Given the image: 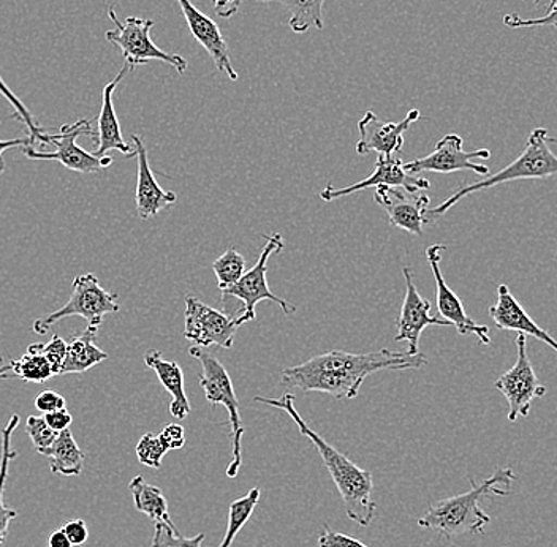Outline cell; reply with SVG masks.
<instances>
[{
  "label": "cell",
  "mask_w": 557,
  "mask_h": 547,
  "mask_svg": "<svg viewBox=\"0 0 557 547\" xmlns=\"http://www.w3.org/2000/svg\"><path fill=\"white\" fill-rule=\"evenodd\" d=\"M128 489H131L135 508L139 513L148 515L156 524L162 522V524L174 525L170 518L169 501L159 487L146 483L143 476H135L128 484Z\"/></svg>",
  "instance_id": "cell-27"
},
{
  "label": "cell",
  "mask_w": 557,
  "mask_h": 547,
  "mask_svg": "<svg viewBox=\"0 0 557 547\" xmlns=\"http://www.w3.org/2000/svg\"><path fill=\"white\" fill-rule=\"evenodd\" d=\"M535 3H540V0H535Z\"/></svg>",
  "instance_id": "cell-47"
},
{
  "label": "cell",
  "mask_w": 557,
  "mask_h": 547,
  "mask_svg": "<svg viewBox=\"0 0 557 547\" xmlns=\"http://www.w3.org/2000/svg\"><path fill=\"white\" fill-rule=\"evenodd\" d=\"M99 330L87 326L85 333L72 337L67 343V357L62 365L61 375L85 374L100 362L108 360V355L96 345Z\"/></svg>",
  "instance_id": "cell-24"
},
{
  "label": "cell",
  "mask_w": 557,
  "mask_h": 547,
  "mask_svg": "<svg viewBox=\"0 0 557 547\" xmlns=\"http://www.w3.org/2000/svg\"><path fill=\"white\" fill-rule=\"evenodd\" d=\"M169 451V446L163 442V438L156 434L143 435L139 438L137 449H135L139 463L151 467V469H160L163 456Z\"/></svg>",
  "instance_id": "cell-33"
},
{
  "label": "cell",
  "mask_w": 557,
  "mask_h": 547,
  "mask_svg": "<svg viewBox=\"0 0 557 547\" xmlns=\"http://www.w3.org/2000/svg\"><path fill=\"white\" fill-rule=\"evenodd\" d=\"M132 142L137 149V191H135V203H137V214L141 221L156 217L165 209L172 208L177 201V195L174 191L163 190L157 183L154 173L148 160V149L143 145V139L138 135H132Z\"/></svg>",
  "instance_id": "cell-20"
},
{
  "label": "cell",
  "mask_w": 557,
  "mask_h": 547,
  "mask_svg": "<svg viewBox=\"0 0 557 547\" xmlns=\"http://www.w3.org/2000/svg\"><path fill=\"white\" fill-rule=\"evenodd\" d=\"M131 65L125 64L117 73L113 82L103 87L102 110H100L99 120H97V149L94 154L104 157L110 151L121 152L125 157H137V149L122 138L120 120H117L116 110H114L113 94L117 85L127 75Z\"/></svg>",
  "instance_id": "cell-22"
},
{
  "label": "cell",
  "mask_w": 557,
  "mask_h": 547,
  "mask_svg": "<svg viewBox=\"0 0 557 547\" xmlns=\"http://www.w3.org/2000/svg\"><path fill=\"white\" fill-rule=\"evenodd\" d=\"M364 380L363 376L312 371V369H306L302 364L294 365V368L285 369L282 372V382L285 385L294 386V388H299L306 393L330 394L337 400L355 399L360 394Z\"/></svg>",
  "instance_id": "cell-19"
},
{
  "label": "cell",
  "mask_w": 557,
  "mask_h": 547,
  "mask_svg": "<svg viewBox=\"0 0 557 547\" xmlns=\"http://www.w3.org/2000/svg\"><path fill=\"white\" fill-rule=\"evenodd\" d=\"M27 146H33L29 137L16 138V139H0V174L5 170V162H3V154L10 149L13 148H27Z\"/></svg>",
  "instance_id": "cell-44"
},
{
  "label": "cell",
  "mask_w": 557,
  "mask_h": 547,
  "mask_svg": "<svg viewBox=\"0 0 557 547\" xmlns=\"http://www.w3.org/2000/svg\"><path fill=\"white\" fill-rule=\"evenodd\" d=\"M26 432L30 440H33L35 451L41 456H44V452L47 451L48 448H51V445L54 444L59 435L58 432L52 431V428L48 426L45 417L27 418Z\"/></svg>",
  "instance_id": "cell-35"
},
{
  "label": "cell",
  "mask_w": 557,
  "mask_h": 547,
  "mask_svg": "<svg viewBox=\"0 0 557 547\" xmlns=\"http://www.w3.org/2000/svg\"><path fill=\"white\" fill-rule=\"evenodd\" d=\"M462 145H465V141L459 135H445L435 145V149L430 156L404 163V169L410 174L426 172L448 174L470 170V172L482 174L483 177L487 176L490 169L476 162V160L490 159L491 152L483 148L473 152H466Z\"/></svg>",
  "instance_id": "cell-12"
},
{
  "label": "cell",
  "mask_w": 557,
  "mask_h": 547,
  "mask_svg": "<svg viewBox=\"0 0 557 547\" xmlns=\"http://www.w3.org/2000/svg\"><path fill=\"white\" fill-rule=\"evenodd\" d=\"M62 531L69 536L73 546H83L89 539V531H87L86 522L83 519H73L62 527Z\"/></svg>",
  "instance_id": "cell-40"
},
{
  "label": "cell",
  "mask_w": 557,
  "mask_h": 547,
  "mask_svg": "<svg viewBox=\"0 0 557 547\" xmlns=\"http://www.w3.org/2000/svg\"><path fill=\"white\" fill-rule=\"evenodd\" d=\"M35 409L40 413H52V411L67 409V400L59 393L44 391L35 397Z\"/></svg>",
  "instance_id": "cell-39"
},
{
  "label": "cell",
  "mask_w": 557,
  "mask_h": 547,
  "mask_svg": "<svg viewBox=\"0 0 557 547\" xmlns=\"http://www.w3.org/2000/svg\"><path fill=\"white\" fill-rule=\"evenodd\" d=\"M444 250L445 246H442V244H433V246L426 249V258L430 261L431 271H433L435 278V298H437L438 315H441V319L447 320L451 326H455L461 336L473 334L480 344L490 345V327L479 325V323L470 319L459 296L445 282L441 270Z\"/></svg>",
  "instance_id": "cell-13"
},
{
  "label": "cell",
  "mask_w": 557,
  "mask_h": 547,
  "mask_svg": "<svg viewBox=\"0 0 557 547\" xmlns=\"http://www.w3.org/2000/svg\"><path fill=\"white\" fill-rule=\"evenodd\" d=\"M212 2H214L215 15L230 20L239 12L243 0H212Z\"/></svg>",
  "instance_id": "cell-43"
},
{
  "label": "cell",
  "mask_w": 557,
  "mask_h": 547,
  "mask_svg": "<svg viewBox=\"0 0 557 547\" xmlns=\"http://www.w3.org/2000/svg\"><path fill=\"white\" fill-rule=\"evenodd\" d=\"M203 542L205 533H200L194 538H184L174 525L159 522V524H156L152 547H201Z\"/></svg>",
  "instance_id": "cell-34"
},
{
  "label": "cell",
  "mask_w": 557,
  "mask_h": 547,
  "mask_svg": "<svg viewBox=\"0 0 557 547\" xmlns=\"http://www.w3.org/2000/svg\"><path fill=\"white\" fill-rule=\"evenodd\" d=\"M0 94L9 100L10 104H12L13 110H15V114L13 117H16L17 121L24 122V125L27 127V132L29 135L27 137L30 138V142H33V148L35 145H50V135L45 130L44 127L35 122L33 114L27 110L26 104L21 102L20 99L13 94V90L10 89L9 86L3 82L2 76H0Z\"/></svg>",
  "instance_id": "cell-32"
},
{
  "label": "cell",
  "mask_w": 557,
  "mask_h": 547,
  "mask_svg": "<svg viewBox=\"0 0 557 547\" xmlns=\"http://www.w3.org/2000/svg\"><path fill=\"white\" fill-rule=\"evenodd\" d=\"M20 426V417L13 414L7 426L2 428V451H0V546L5 545L9 538L10 522L15 521L17 511L5 507L3 493H5L7 480H9L10 463L17 458V451L13 449V434Z\"/></svg>",
  "instance_id": "cell-26"
},
{
  "label": "cell",
  "mask_w": 557,
  "mask_h": 547,
  "mask_svg": "<svg viewBox=\"0 0 557 547\" xmlns=\"http://www.w3.org/2000/svg\"><path fill=\"white\" fill-rule=\"evenodd\" d=\"M379 187H403L409 194H418V191L428 190L430 181L418 174H410L404 169V163L398 157L379 156L375 162L374 172L371 176L360 181V183L351 184V186L343 188H334L329 184L325 190L320 191V198L323 201H334L337 198L348 197V195L357 194V191L368 190V188Z\"/></svg>",
  "instance_id": "cell-14"
},
{
  "label": "cell",
  "mask_w": 557,
  "mask_h": 547,
  "mask_svg": "<svg viewBox=\"0 0 557 547\" xmlns=\"http://www.w3.org/2000/svg\"><path fill=\"white\" fill-rule=\"evenodd\" d=\"M259 2H277L290 13L288 27L295 34H306L312 27L323 30V3L325 0H259Z\"/></svg>",
  "instance_id": "cell-28"
},
{
  "label": "cell",
  "mask_w": 557,
  "mask_h": 547,
  "mask_svg": "<svg viewBox=\"0 0 557 547\" xmlns=\"http://www.w3.org/2000/svg\"><path fill=\"white\" fill-rule=\"evenodd\" d=\"M212 271L218 277L219 288L225 291L226 288L233 287L242 281L243 275L246 274V260L235 247L230 246L225 250L224 256L218 258L212 263Z\"/></svg>",
  "instance_id": "cell-31"
},
{
  "label": "cell",
  "mask_w": 557,
  "mask_h": 547,
  "mask_svg": "<svg viewBox=\"0 0 557 547\" xmlns=\"http://www.w3.org/2000/svg\"><path fill=\"white\" fill-rule=\"evenodd\" d=\"M404 281H406V295H404L403 308H400L398 319V334L396 343H407L409 353L418 355L420 347V337L428 326H451L447 320L441 316L431 315V302L424 299L418 293L413 273L409 266L403 270Z\"/></svg>",
  "instance_id": "cell-15"
},
{
  "label": "cell",
  "mask_w": 557,
  "mask_h": 547,
  "mask_svg": "<svg viewBox=\"0 0 557 547\" xmlns=\"http://www.w3.org/2000/svg\"><path fill=\"white\" fill-rule=\"evenodd\" d=\"M145 364L156 372L163 388L172 396L170 413L176 420H186L190 413V403L186 396V388H184V372L181 365L174 361L163 360L159 350L148 351L145 355Z\"/></svg>",
  "instance_id": "cell-23"
},
{
  "label": "cell",
  "mask_w": 557,
  "mask_h": 547,
  "mask_svg": "<svg viewBox=\"0 0 557 547\" xmlns=\"http://www.w3.org/2000/svg\"><path fill=\"white\" fill-rule=\"evenodd\" d=\"M44 353L50 361L54 375H61L62 365H64L65 357H67V343L61 336L54 334L48 344H44Z\"/></svg>",
  "instance_id": "cell-37"
},
{
  "label": "cell",
  "mask_w": 557,
  "mask_h": 547,
  "mask_svg": "<svg viewBox=\"0 0 557 547\" xmlns=\"http://www.w3.org/2000/svg\"><path fill=\"white\" fill-rule=\"evenodd\" d=\"M3 364V358L0 357V378H9L5 374H9V372H12V368L9 365H2Z\"/></svg>",
  "instance_id": "cell-46"
},
{
  "label": "cell",
  "mask_w": 557,
  "mask_h": 547,
  "mask_svg": "<svg viewBox=\"0 0 557 547\" xmlns=\"http://www.w3.org/2000/svg\"><path fill=\"white\" fill-rule=\"evenodd\" d=\"M420 111L410 110L400 122L379 120L374 111H366L363 120L358 122L360 141L357 142V154L366 156L377 152L379 156L395 157L404 148V134L413 122L420 120Z\"/></svg>",
  "instance_id": "cell-16"
},
{
  "label": "cell",
  "mask_w": 557,
  "mask_h": 547,
  "mask_svg": "<svg viewBox=\"0 0 557 547\" xmlns=\"http://www.w3.org/2000/svg\"><path fill=\"white\" fill-rule=\"evenodd\" d=\"M260 501V489L253 487L247 496L233 500L228 510V527H226L224 539L219 547H232L238 533L243 531L244 525L252 518L257 505Z\"/></svg>",
  "instance_id": "cell-30"
},
{
  "label": "cell",
  "mask_w": 557,
  "mask_h": 547,
  "mask_svg": "<svg viewBox=\"0 0 557 547\" xmlns=\"http://www.w3.org/2000/svg\"><path fill=\"white\" fill-rule=\"evenodd\" d=\"M552 142H555V139L549 138L546 128H535L529 135L524 151L517 160H513L510 165L505 166L500 172L487 174L482 181L458 188L437 208L428 209L424 223L431 225V223L437 222L438 219L444 217L450 211L453 206L459 203L462 198L475 194V191L503 186V184L513 183V181L548 179V177L557 176V156L549 148Z\"/></svg>",
  "instance_id": "cell-3"
},
{
  "label": "cell",
  "mask_w": 557,
  "mask_h": 547,
  "mask_svg": "<svg viewBox=\"0 0 557 547\" xmlns=\"http://www.w3.org/2000/svg\"><path fill=\"white\" fill-rule=\"evenodd\" d=\"M428 364L423 353L410 355L409 351H392L382 348L374 353H348L343 350H331L317 355L311 360L302 362L306 369L312 371L337 372L350 376H363L381 371H409Z\"/></svg>",
  "instance_id": "cell-7"
},
{
  "label": "cell",
  "mask_w": 557,
  "mask_h": 547,
  "mask_svg": "<svg viewBox=\"0 0 557 547\" xmlns=\"http://www.w3.org/2000/svg\"><path fill=\"white\" fill-rule=\"evenodd\" d=\"M515 480L517 476L511 469L497 470L482 484H476L473 478H469L472 489L459 494V496L435 501L426 514L418 519V525L428 531L438 532L447 538L466 535V533H483L485 525L490 524L491 518L482 510L480 501L493 496H508L510 490L497 489V486L510 489Z\"/></svg>",
  "instance_id": "cell-2"
},
{
  "label": "cell",
  "mask_w": 557,
  "mask_h": 547,
  "mask_svg": "<svg viewBox=\"0 0 557 547\" xmlns=\"http://www.w3.org/2000/svg\"><path fill=\"white\" fill-rule=\"evenodd\" d=\"M160 437H162L163 442L169 446L170 451L181 449L184 444H186V432H184L183 426H180V424H169V426H165V428L160 432Z\"/></svg>",
  "instance_id": "cell-41"
},
{
  "label": "cell",
  "mask_w": 557,
  "mask_h": 547,
  "mask_svg": "<svg viewBox=\"0 0 557 547\" xmlns=\"http://www.w3.org/2000/svg\"><path fill=\"white\" fill-rule=\"evenodd\" d=\"M44 417L45 420H47L48 426H50L52 431L58 432V434L67 431L73 423L72 414L69 413L67 409L52 411V413L44 414Z\"/></svg>",
  "instance_id": "cell-42"
},
{
  "label": "cell",
  "mask_w": 557,
  "mask_h": 547,
  "mask_svg": "<svg viewBox=\"0 0 557 547\" xmlns=\"http://www.w3.org/2000/svg\"><path fill=\"white\" fill-rule=\"evenodd\" d=\"M82 135H86V137H96L97 135L87 120L62 125L58 134L50 135V145L54 146V151H37L33 146H27L21 151L34 160H58L65 169L75 173H96L111 166L113 159L110 156L97 157L76 145V138Z\"/></svg>",
  "instance_id": "cell-9"
},
{
  "label": "cell",
  "mask_w": 557,
  "mask_h": 547,
  "mask_svg": "<svg viewBox=\"0 0 557 547\" xmlns=\"http://www.w3.org/2000/svg\"><path fill=\"white\" fill-rule=\"evenodd\" d=\"M490 316L493 319L494 325L500 331H517L518 334H522L525 337H534L540 343L548 345L557 353V340L552 334L546 333L542 330L528 315L524 308L515 298L513 293L507 285H499L497 287V302L490 308Z\"/></svg>",
  "instance_id": "cell-21"
},
{
  "label": "cell",
  "mask_w": 557,
  "mask_h": 547,
  "mask_svg": "<svg viewBox=\"0 0 557 547\" xmlns=\"http://www.w3.org/2000/svg\"><path fill=\"white\" fill-rule=\"evenodd\" d=\"M50 461L52 475L79 476L85 467V451L73 438L72 431L61 432L51 448L44 452Z\"/></svg>",
  "instance_id": "cell-25"
},
{
  "label": "cell",
  "mask_w": 557,
  "mask_h": 547,
  "mask_svg": "<svg viewBox=\"0 0 557 547\" xmlns=\"http://www.w3.org/2000/svg\"><path fill=\"white\" fill-rule=\"evenodd\" d=\"M319 547H369L360 539L354 536L344 535V533L331 531L329 525L323 529L322 535L319 538Z\"/></svg>",
  "instance_id": "cell-38"
},
{
  "label": "cell",
  "mask_w": 557,
  "mask_h": 547,
  "mask_svg": "<svg viewBox=\"0 0 557 547\" xmlns=\"http://www.w3.org/2000/svg\"><path fill=\"white\" fill-rule=\"evenodd\" d=\"M264 238H267V246L261 250L256 266L252 270L246 271V274L243 275L238 284L222 291L224 296H233V298L239 299L243 302V309L239 310L242 315L238 316L243 323L256 320V308L261 301L274 302V304L282 309L285 315L296 312V306L278 298V296L270 290L267 278L268 261H270L271 257L277 256V253L284 250V239H282L281 233H273V235L264 236Z\"/></svg>",
  "instance_id": "cell-8"
},
{
  "label": "cell",
  "mask_w": 557,
  "mask_h": 547,
  "mask_svg": "<svg viewBox=\"0 0 557 547\" xmlns=\"http://www.w3.org/2000/svg\"><path fill=\"white\" fill-rule=\"evenodd\" d=\"M257 402L267 403L273 409L284 410L292 420L295 421L299 432L311 440L319 451L320 458L329 469L331 480L336 484L341 497H343L344 507L350 521L358 525L368 527L374 519L377 505L372 500V490H374V480L372 473L360 469L357 463L351 462L343 452L337 451L325 438L320 437L315 431L306 424L301 414L295 407L294 394L287 393L281 399H268V397H256Z\"/></svg>",
  "instance_id": "cell-1"
},
{
  "label": "cell",
  "mask_w": 557,
  "mask_h": 547,
  "mask_svg": "<svg viewBox=\"0 0 557 547\" xmlns=\"http://www.w3.org/2000/svg\"><path fill=\"white\" fill-rule=\"evenodd\" d=\"M13 376L30 383H45L54 375L44 353V344H33L20 360L10 362Z\"/></svg>",
  "instance_id": "cell-29"
},
{
  "label": "cell",
  "mask_w": 557,
  "mask_h": 547,
  "mask_svg": "<svg viewBox=\"0 0 557 547\" xmlns=\"http://www.w3.org/2000/svg\"><path fill=\"white\" fill-rule=\"evenodd\" d=\"M108 16L113 21L114 30H108L104 38L120 48L124 54L125 64L131 65L132 70L138 65L148 64L149 61H159L172 65L180 75L186 73L187 61L183 55L160 50L152 41L151 29L154 27V20L128 16L121 21L114 7L108 9Z\"/></svg>",
  "instance_id": "cell-6"
},
{
  "label": "cell",
  "mask_w": 557,
  "mask_h": 547,
  "mask_svg": "<svg viewBox=\"0 0 557 547\" xmlns=\"http://www.w3.org/2000/svg\"><path fill=\"white\" fill-rule=\"evenodd\" d=\"M176 2L186 17L191 37L208 52L209 58L214 62L215 70L224 72L232 82H238V72L233 67L232 55H230L228 45L222 35L221 27L211 17L200 12L190 0H176Z\"/></svg>",
  "instance_id": "cell-17"
},
{
  "label": "cell",
  "mask_w": 557,
  "mask_h": 547,
  "mask_svg": "<svg viewBox=\"0 0 557 547\" xmlns=\"http://www.w3.org/2000/svg\"><path fill=\"white\" fill-rule=\"evenodd\" d=\"M494 388L503 393L507 399L510 423L528 417L532 402L545 396V385L540 382L534 365L529 360L528 345L522 334H518L517 337V362L510 371L505 372L494 382Z\"/></svg>",
  "instance_id": "cell-10"
},
{
  "label": "cell",
  "mask_w": 557,
  "mask_h": 547,
  "mask_svg": "<svg viewBox=\"0 0 557 547\" xmlns=\"http://www.w3.org/2000/svg\"><path fill=\"white\" fill-rule=\"evenodd\" d=\"M120 310L117 295L104 290L96 274L76 275L67 304L54 310L50 315L35 320L33 330L38 336H45L52 325L61 322V320L69 319V316H82L89 327L99 330L102 326L104 315L120 312Z\"/></svg>",
  "instance_id": "cell-5"
},
{
  "label": "cell",
  "mask_w": 557,
  "mask_h": 547,
  "mask_svg": "<svg viewBox=\"0 0 557 547\" xmlns=\"http://www.w3.org/2000/svg\"><path fill=\"white\" fill-rule=\"evenodd\" d=\"M374 200L385 209L389 225L413 236L423 235L424 215L430 209L426 194H404L396 187H379L375 188Z\"/></svg>",
  "instance_id": "cell-18"
},
{
  "label": "cell",
  "mask_w": 557,
  "mask_h": 547,
  "mask_svg": "<svg viewBox=\"0 0 557 547\" xmlns=\"http://www.w3.org/2000/svg\"><path fill=\"white\" fill-rule=\"evenodd\" d=\"M186 330L184 337L197 347L232 348L239 327L238 316H228L221 310L209 308L195 296H186Z\"/></svg>",
  "instance_id": "cell-11"
},
{
  "label": "cell",
  "mask_w": 557,
  "mask_h": 547,
  "mask_svg": "<svg viewBox=\"0 0 557 547\" xmlns=\"http://www.w3.org/2000/svg\"><path fill=\"white\" fill-rule=\"evenodd\" d=\"M504 24L510 29H531V27H557V0H552L549 3L548 13L542 17H532V20H525L511 13V15L504 16Z\"/></svg>",
  "instance_id": "cell-36"
},
{
  "label": "cell",
  "mask_w": 557,
  "mask_h": 547,
  "mask_svg": "<svg viewBox=\"0 0 557 547\" xmlns=\"http://www.w3.org/2000/svg\"><path fill=\"white\" fill-rule=\"evenodd\" d=\"M48 546L50 547H73L72 542H70L69 536L65 535V532L55 531L50 535V539H48Z\"/></svg>",
  "instance_id": "cell-45"
},
{
  "label": "cell",
  "mask_w": 557,
  "mask_h": 547,
  "mask_svg": "<svg viewBox=\"0 0 557 547\" xmlns=\"http://www.w3.org/2000/svg\"><path fill=\"white\" fill-rule=\"evenodd\" d=\"M190 357L197 358L201 364L200 385L207 394V400L212 406L225 407L228 411L230 427H232L233 459L226 469L228 478H236L242 469V440L246 428L243 427L242 414H239V400L236 397L235 386H233L232 376L226 371L225 365L219 361L218 357L201 350V347L189 348Z\"/></svg>",
  "instance_id": "cell-4"
}]
</instances>
